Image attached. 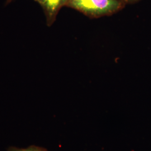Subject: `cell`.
<instances>
[{
    "label": "cell",
    "mask_w": 151,
    "mask_h": 151,
    "mask_svg": "<svg viewBox=\"0 0 151 151\" xmlns=\"http://www.w3.org/2000/svg\"><path fill=\"white\" fill-rule=\"evenodd\" d=\"M7 151H48L47 149L39 146H29L27 148H18L15 146H10L7 148Z\"/></svg>",
    "instance_id": "3957f363"
},
{
    "label": "cell",
    "mask_w": 151,
    "mask_h": 151,
    "mask_svg": "<svg viewBox=\"0 0 151 151\" xmlns=\"http://www.w3.org/2000/svg\"><path fill=\"white\" fill-rule=\"evenodd\" d=\"M12 1V0H8V1H7V3H9V2H10ZM34 1H35V2H37V1H38V0H34Z\"/></svg>",
    "instance_id": "5b68a950"
},
{
    "label": "cell",
    "mask_w": 151,
    "mask_h": 151,
    "mask_svg": "<svg viewBox=\"0 0 151 151\" xmlns=\"http://www.w3.org/2000/svg\"><path fill=\"white\" fill-rule=\"evenodd\" d=\"M119 1H120L121 2H122L123 4H124V5L126 4H134V3H135V2H138V1H139V0H118Z\"/></svg>",
    "instance_id": "277c9868"
},
{
    "label": "cell",
    "mask_w": 151,
    "mask_h": 151,
    "mask_svg": "<svg viewBox=\"0 0 151 151\" xmlns=\"http://www.w3.org/2000/svg\"><path fill=\"white\" fill-rule=\"evenodd\" d=\"M65 6L96 18L114 14L120 10L124 4L118 0H68Z\"/></svg>",
    "instance_id": "6da1fadb"
},
{
    "label": "cell",
    "mask_w": 151,
    "mask_h": 151,
    "mask_svg": "<svg viewBox=\"0 0 151 151\" xmlns=\"http://www.w3.org/2000/svg\"><path fill=\"white\" fill-rule=\"evenodd\" d=\"M68 0H38L42 6L46 17L47 24L51 26L56 20L60 10L65 6Z\"/></svg>",
    "instance_id": "7a4b0ae2"
}]
</instances>
